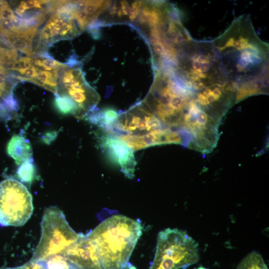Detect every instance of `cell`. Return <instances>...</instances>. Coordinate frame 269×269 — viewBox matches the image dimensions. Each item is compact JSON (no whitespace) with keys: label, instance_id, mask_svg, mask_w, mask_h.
<instances>
[{"label":"cell","instance_id":"cell-18","mask_svg":"<svg viewBox=\"0 0 269 269\" xmlns=\"http://www.w3.org/2000/svg\"><path fill=\"white\" fill-rule=\"evenodd\" d=\"M34 166L32 161H29L22 163L18 168L17 174L21 181L30 183L33 179Z\"/></svg>","mask_w":269,"mask_h":269},{"label":"cell","instance_id":"cell-15","mask_svg":"<svg viewBox=\"0 0 269 269\" xmlns=\"http://www.w3.org/2000/svg\"><path fill=\"white\" fill-rule=\"evenodd\" d=\"M39 261L44 264L46 269H81L62 253L50 256L44 260Z\"/></svg>","mask_w":269,"mask_h":269},{"label":"cell","instance_id":"cell-4","mask_svg":"<svg viewBox=\"0 0 269 269\" xmlns=\"http://www.w3.org/2000/svg\"><path fill=\"white\" fill-rule=\"evenodd\" d=\"M65 63L67 66L58 70L56 95L71 98L78 107V118H83L94 112L100 96L86 80L80 62L75 60Z\"/></svg>","mask_w":269,"mask_h":269},{"label":"cell","instance_id":"cell-19","mask_svg":"<svg viewBox=\"0 0 269 269\" xmlns=\"http://www.w3.org/2000/svg\"><path fill=\"white\" fill-rule=\"evenodd\" d=\"M34 65L33 59L29 57H21L14 61L4 65L7 69L17 71L18 70Z\"/></svg>","mask_w":269,"mask_h":269},{"label":"cell","instance_id":"cell-7","mask_svg":"<svg viewBox=\"0 0 269 269\" xmlns=\"http://www.w3.org/2000/svg\"><path fill=\"white\" fill-rule=\"evenodd\" d=\"M82 32L72 11L63 8L57 9L37 32L33 43V57L46 51L54 42L73 39Z\"/></svg>","mask_w":269,"mask_h":269},{"label":"cell","instance_id":"cell-2","mask_svg":"<svg viewBox=\"0 0 269 269\" xmlns=\"http://www.w3.org/2000/svg\"><path fill=\"white\" fill-rule=\"evenodd\" d=\"M198 244L185 231L167 228L158 235L156 252L149 269H179L199 261Z\"/></svg>","mask_w":269,"mask_h":269},{"label":"cell","instance_id":"cell-1","mask_svg":"<svg viewBox=\"0 0 269 269\" xmlns=\"http://www.w3.org/2000/svg\"><path fill=\"white\" fill-rule=\"evenodd\" d=\"M142 229L138 221L116 215L87 234L96 248L103 269H125Z\"/></svg>","mask_w":269,"mask_h":269},{"label":"cell","instance_id":"cell-17","mask_svg":"<svg viewBox=\"0 0 269 269\" xmlns=\"http://www.w3.org/2000/svg\"><path fill=\"white\" fill-rule=\"evenodd\" d=\"M236 269H268L263 257L259 253L253 252L246 256Z\"/></svg>","mask_w":269,"mask_h":269},{"label":"cell","instance_id":"cell-16","mask_svg":"<svg viewBox=\"0 0 269 269\" xmlns=\"http://www.w3.org/2000/svg\"><path fill=\"white\" fill-rule=\"evenodd\" d=\"M55 105L57 110L63 114H72L78 117V108L75 102L65 95H56Z\"/></svg>","mask_w":269,"mask_h":269},{"label":"cell","instance_id":"cell-20","mask_svg":"<svg viewBox=\"0 0 269 269\" xmlns=\"http://www.w3.org/2000/svg\"><path fill=\"white\" fill-rule=\"evenodd\" d=\"M0 269H46L44 264L39 261L29 260L24 264L16 267L8 268H0Z\"/></svg>","mask_w":269,"mask_h":269},{"label":"cell","instance_id":"cell-10","mask_svg":"<svg viewBox=\"0 0 269 269\" xmlns=\"http://www.w3.org/2000/svg\"><path fill=\"white\" fill-rule=\"evenodd\" d=\"M118 137L134 151L157 145L182 143L179 133L168 128L156 130L139 136L122 135Z\"/></svg>","mask_w":269,"mask_h":269},{"label":"cell","instance_id":"cell-3","mask_svg":"<svg viewBox=\"0 0 269 269\" xmlns=\"http://www.w3.org/2000/svg\"><path fill=\"white\" fill-rule=\"evenodd\" d=\"M41 237L30 259L42 261L62 254L80 238L69 225L63 211L51 206L43 212L41 222Z\"/></svg>","mask_w":269,"mask_h":269},{"label":"cell","instance_id":"cell-9","mask_svg":"<svg viewBox=\"0 0 269 269\" xmlns=\"http://www.w3.org/2000/svg\"><path fill=\"white\" fill-rule=\"evenodd\" d=\"M62 254L81 269H103L96 248L87 234L80 238Z\"/></svg>","mask_w":269,"mask_h":269},{"label":"cell","instance_id":"cell-13","mask_svg":"<svg viewBox=\"0 0 269 269\" xmlns=\"http://www.w3.org/2000/svg\"><path fill=\"white\" fill-rule=\"evenodd\" d=\"M58 70L48 71L38 69L36 77L31 82L52 92L55 95L57 92Z\"/></svg>","mask_w":269,"mask_h":269},{"label":"cell","instance_id":"cell-14","mask_svg":"<svg viewBox=\"0 0 269 269\" xmlns=\"http://www.w3.org/2000/svg\"><path fill=\"white\" fill-rule=\"evenodd\" d=\"M33 58L34 65L41 70L52 71L67 66L66 63H62L55 60L46 51L40 53Z\"/></svg>","mask_w":269,"mask_h":269},{"label":"cell","instance_id":"cell-6","mask_svg":"<svg viewBox=\"0 0 269 269\" xmlns=\"http://www.w3.org/2000/svg\"><path fill=\"white\" fill-rule=\"evenodd\" d=\"M162 129H164L162 123L141 101L118 114L116 120L104 131L118 137L139 136Z\"/></svg>","mask_w":269,"mask_h":269},{"label":"cell","instance_id":"cell-5","mask_svg":"<svg viewBox=\"0 0 269 269\" xmlns=\"http://www.w3.org/2000/svg\"><path fill=\"white\" fill-rule=\"evenodd\" d=\"M33 209L32 195L23 184L12 178L0 183V226H23Z\"/></svg>","mask_w":269,"mask_h":269},{"label":"cell","instance_id":"cell-11","mask_svg":"<svg viewBox=\"0 0 269 269\" xmlns=\"http://www.w3.org/2000/svg\"><path fill=\"white\" fill-rule=\"evenodd\" d=\"M7 154L17 165L33 161V152L29 141L21 135H13L6 147Z\"/></svg>","mask_w":269,"mask_h":269},{"label":"cell","instance_id":"cell-12","mask_svg":"<svg viewBox=\"0 0 269 269\" xmlns=\"http://www.w3.org/2000/svg\"><path fill=\"white\" fill-rule=\"evenodd\" d=\"M2 37L16 50L25 54L29 57H33V43L34 38L13 34H8Z\"/></svg>","mask_w":269,"mask_h":269},{"label":"cell","instance_id":"cell-8","mask_svg":"<svg viewBox=\"0 0 269 269\" xmlns=\"http://www.w3.org/2000/svg\"><path fill=\"white\" fill-rule=\"evenodd\" d=\"M101 146L111 160L118 163L129 178L134 177L136 162L134 150L118 137L106 134L101 138Z\"/></svg>","mask_w":269,"mask_h":269},{"label":"cell","instance_id":"cell-21","mask_svg":"<svg viewBox=\"0 0 269 269\" xmlns=\"http://www.w3.org/2000/svg\"><path fill=\"white\" fill-rule=\"evenodd\" d=\"M15 14L8 3L0 5V19H12Z\"/></svg>","mask_w":269,"mask_h":269},{"label":"cell","instance_id":"cell-22","mask_svg":"<svg viewBox=\"0 0 269 269\" xmlns=\"http://www.w3.org/2000/svg\"><path fill=\"white\" fill-rule=\"evenodd\" d=\"M207 269L205 268H204L203 267H198V268H196V269Z\"/></svg>","mask_w":269,"mask_h":269}]
</instances>
